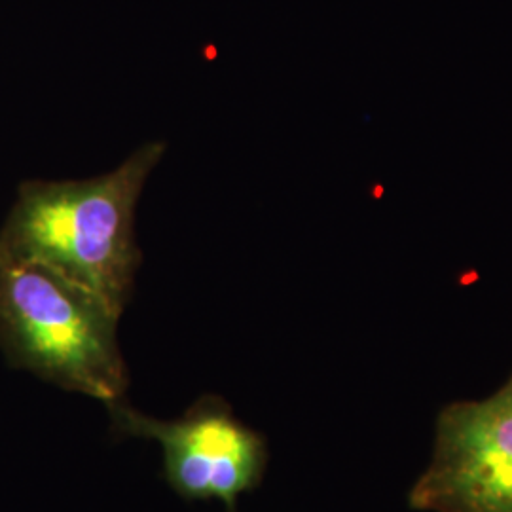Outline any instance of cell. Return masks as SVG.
Listing matches in <instances>:
<instances>
[{"label":"cell","instance_id":"1","mask_svg":"<svg viewBox=\"0 0 512 512\" xmlns=\"http://www.w3.org/2000/svg\"><path fill=\"white\" fill-rule=\"evenodd\" d=\"M165 148L162 141L141 145L90 179L23 184L0 230V251L52 268L122 315L143 260L137 203Z\"/></svg>","mask_w":512,"mask_h":512},{"label":"cell","instance_id":"2","mask_svg":"<svg viewBox=\"0 0 512 512\" xmlns=\"http://www.w3.org/2000/svg\"><path fill=\"white\" fill-rule=\"evenodd\" d=\"M118 319L52 268L0 251V349L10 365L105 404L122 401L128 368Z\"/></svg>","mask_w":512,"mask_h":512},{"label":"cell","instance_id":"3","mask_svg":"<svg viewBox=\"0 0 512 512\" xmlns=\"http://www.w3.org/2000/svg\"><path fill=\"white\" fill-rule=\"evenodd\" d=\"M107 406L118 435L162 446L165 478L184 499H217L236 512L239 495L264 476L266 442L219 397H202L177 420L150 418L122 401Z\"/></svg>","mask_w":512,"mask_h":512},{"label":"cell","instance_id":"4","mask_svg":"<svg viewBox=\"0 0 512 512\" xmlns=\"http://www.w3.org/2000/svg\"><path fill=\"white\" fill-rule=\"evenodd\" d=\"M423 512H512V376L484 401L440 412L435 452L410 492Z\"/></svg>","mask_w":512,"mask_h":512}]
</instances>
